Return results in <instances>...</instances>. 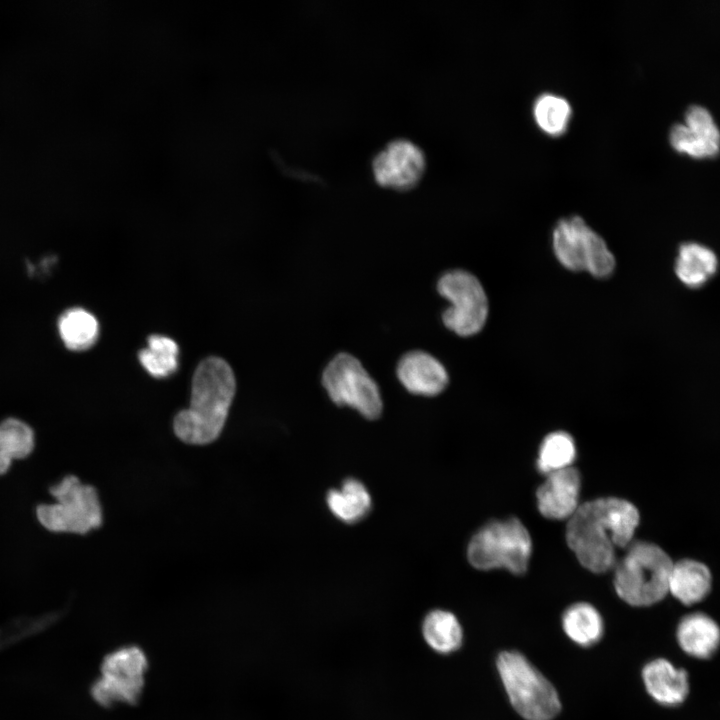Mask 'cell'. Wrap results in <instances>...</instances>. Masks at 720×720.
Here are the masks:
<instances>
[{"instance_id":"cell-5","label":"cell","mask_w":720,"mask_h":720,"mask_svg":"<svg viewBox=\"0 0 720 720\" xmlns=\"http://www.w3.org/2000/svg\"><path fill=\"white\" fill-rule=\"evenodd\" d=\"M497 670L511 705L526 720H552L561 703L553 685L517 651H503Z\"/></svg>"},{"instance_id":"cell-1","label":"cell","mask_w":720,"mask_h":720,"mask_svg":"<svg viewBox=\"0 0 720 720\" xmlns=\"http://www.w3.org/2000/svg\"><path fill=\"white\" fill-rule=\"evenodd\" d=\"M639 524L637 508L607 497L579 505L568 519L566 540L583 567L603 573L616 564V550L627 548Z\"/></svg>"},{"instance_id":"cell-27","label":"cell","mask_w":720,"mask_h":720,"mask_svg":"<svg viewBox=\"0 0 720 720\" xmlns=\"http://www.w3.org/2000/svg\"><path fill=\"white\" fill-rule=\"evenodd\" d=\"M13 460H11L8 457L0 455V477H3L8 474L10 469L12 468Z\"/></svg>"},{"instance_id":"cell-3","label":"cell","mask_w":720,"mask_h":720,"mask_svg":"<svg viewBox=\"0 0 720 720\" xmlns=\"http://www.w3.org/2000/svg\"><path fill=\"white\" fill-rule=\"evenodd\" d=\"M672 566V560L659 546L633 542L615 564V590L631 606L653 605L668 593Z\"/></svg>"},{"instance_id":"cell-9","label":"cell","mask_w":720,"mask_h":720,"mask_svg":"<svg viewBox=\"0 0 720 720\" xmlns=\"http://www.w3.org/2000/svg\"><path fill=\"white\" fill-rule=\"evenodd\" d=\"M147 666L146 655L137 646L113 650L103 659L100 677L91 689L93 698L105 707L136 703L144 689Z\"/></svg>"},{"instance_id":"cell-21","label":"cell","mask_w":720,"mask_h":720,"mask_svg":"<svg viewBox=\"0 0 720 720\" xmlns=\"http://www.w3.org/2000/svg\"><path fill=\"white\" fill-rule=\"evenodd\" d=\"M562 628L575 644L590 647L601 639L604 623L594 606L579 602L569 606L563 613Z\"/></svg>"},{"instance_id":"cell-25","label":"cell","mask_w":720,"mask_h":720,"mask_svg":"<svg viewBox=\"0 0 720 720\" xmlns=\"http://www.w3.org/2000/svg\"><path fill=\"white\" fill-rule=\"evenodd\" d=\"M36 446V435L31 425L16 417L0 421V455L13 461L25 460Z\"/></svg>"},{"instance_id":"cell-24","label":"cell","mask_w":720,"mask_h":720,"mask_svg":"<svg viewBox=\"0 0 720 720\" xmlns=\"http://www.w3.org/2000/svg\"><path fill=\"white\" fill-rule=\"evenodd\" d=\"M179 348L170 337L151 335L148 347L140 350L139 361L145 370L156 378L172 375L178 368Z\"/></svg>"},{"instance_id":"cell-20","label":"cell","mask_w":720,"mask_h":720,"mask_svg":"<svg viewBox=\"0 0 720 720\" xmlns=\"http://www.w3.org/2000/svg\"><path fill=\"white\" fill-rule=\"evenodd\" d=\"M426 644L438 654H450L458 650L463 642V629L457 617L442 609L426 614L421 625Z\"/></svg>"},{"instance_id":"cell-19","label":"cell","mask_w":720,"mask_h":720,"mask_svg":"<svg viewBox=\"0 0 720 720\" xmlns=\"http://www.w3.org/2000/svg\"><path fill=\"white\" fill-rule=\"evenodd\" d=\"M718 260L715 253L699 243L682 244L675 263V273L686 286L698 288L716 272Z\"/></svg>"},{"instance_id":"cell-17","label":"cell","mask_w":720,"mask_h":720,"mask_svg":"<svg viewBox=\"0 0 720 720\" xmlns=\"http://www.w3.org/2000/svg\"><path fill=\"white\" fill-rule=\"evenodd\" d=\"M711 573L701 562L684 559L673 563L668 583V593L685 605L704 599L711 589Z\"/></svg>"},{"instance_id":"cell-8","label":"cell","mask_w":720,"mask_h":720,"mask_svg":"<svg viewBox=\"0 0 720 720\" xmlns=\"http://www.w3.org/2000/svg\"><path fill=\"white\" fill-rule=\"evenodd\" d=\"M322 384L335 404L356 409L371 420L381 415L383 402L378 385L353 355L337 354L324 369Z\"/></svg>"},{"instance_id":"cell-22","label":"cell","mask_w":720,"mask_h":720,"mask_svg":"<svg viewBox=\"0 0 720 720\" xmlns=\"http://www.w3.org/2000/svg\"><path fill=\"white\" fill-rule=\"evenodd\" d=\"M573 114L569 100L554 92L538 94L532 103V117L536 126L546 135H563L569 127Z\"/></svg>"},{"instance_id":"cell-18","label":"cell","mask_w":720,"mask_h":720,"mask_svg":"<svg viewBox=\"0 0 720 720\" xmlns=\"http://www.w3.org/2000/svg\"><path fill=\"white\" fill-rule=\"evenodd\" d=\"M326 502L331 513L348 524L361 521L368 515L372 506L367 488L355 478H347L339 489L329 490Z\"/></svg>"},{"instance_id":"cell-14","label":"cell","mask_w":720,"mask_h":720,"mask_svg":"<svg viewBox=\"0 0 720 720\" xmlns=\"http://www.w3.org/2000/svg\"><path fill=\"white\" fill-rule=\"evenodd\" d=\"M401 384L411 393L435 396L448 384V373L442 363L424 351L406 353L397 366Z\"/></svg>"},{"instance_id":"cell-10","label":"cell","mask_w":720,"mask_h":720,"mask_svg":"<svg viewBox=\"0 0 720 720\" xmlns=\"http://www.w3.org/2000/svg\"><path fill=\"white\" fill-rule=\"evenodd\" d=\"M437 290L451 304L442 314L448 329L464 337L482 330L489 305L483 286L473 274L464 270L449 271L438 280Z\"/></svg>"},{"instance_id":"cell-16","label":"cell","mask_w":720,"mask_h":720,"mask_svg":"<svg viewBox=\"0 0 720 720\" xmlns=\"http://www.w3.org/2000/svg\"><path fill=\"white\" fill-rule=\"evenodd\" d=\"M677 640L687 654L697 658H708L720 644V628L703 613L685 616L677 628Z\"/></svg>"},{"instance_id":"cell-4","label":"cell","mask_w":720,"mask_h":720,"mask_svg":"<svg viewBox=\"0 0 720 720\" xmlns=\"http://www.w3.org/2000/svg\"><path fill=\"white\" fill-rule=\"evenodd\" d=\"M54 503H40L35 517L51 533L84 535L103 523V510L96 488L73 474L48 488Z\"/></svg>"},{"instance_id":"cell-2","label":"cell","mask_w":720,"mask_h":720,"mask_svg":"<svg viewBox=\"0 0 720 720\" xmlns=\"http://www.w3.org/2000/svg\"><path fill=\"white\" fill-rule=\"evenodd\" d=\"M235 391V377L225 360H203L192 379L190 405L174 418L175 435L189 445L214 442L223 430Z\"/></svg>"},{"instance_id":"cell-7","label":"cell","mask_w":720,"mask_h":720,"mask_svg":"<svg viewBox=\"0 0 720 720\" xmlns=\"http://www.w3.org/2000/svg\"><path fill=\"white\" fill-rule=\"evenodd\" d=\"M554 253L571 271H587L597 278L610 276L615 258L604 239L578 215L557 222L552 233Z\"/></svg>"},{"instance_id":"cell-15","label":"cell","mask_w":720,"mask_h":720,"mask_svg":"<svg viewBox=\"0 0 720 720\" xmlns=\"http://www.w3.org/2000/svg\"><path fill=\"white\" fill-rule=\"evenodd\" d=\"M642 679L649 695L662 705H678L688 695L686 671L676 668L666 659L659 658L647 663L642 670Z\"/></svg>"},{"instance_id":"cell-13","label":"cell","mask_w":720,"mask_h":720,"mask_svg":"<svg viewBox=\"0 0 720 720\" xmlns=\"http://www.w3.org/2000/svg\"><path fill=\"white\" fill-rule=\"evenodd\" d=\"M580 487V474L572 466L548 474L536 493L540 513L549 519H569L579 507Z\"/></svg>"},{"instance_id":"cell-26","label":"cell","mask_w":720,"mask_h":720,"mask_svg":"<svg viewBox=\"0 0 720 720\" xmlns=\"http://www.w3.org/2000/svg\"><path fill=\"white\" fill-rule=\"evenodd\" d=\"M576 458L573 438L564 431L547 435L538 453L537 467L545 475L571 467Z\"/></svg>"},{"instance_id":"cell-12","label":"cell","mask_w":720,"mask_h":720,"mask_svg":"<svg viewBox=\"0 0 720 720\" xmlns=\"http://www.w3.org/2000/svg\"><path fill=\"white\" fill-rule=\"evenodd\" d=\"M674 150L693 158H711L720 151V130L711 113L701 105H690L684 123H675L669 131Z\"/></svg>"},{"instance_id":"cell-6","label":"cell","mask_w":720,"mask_h":720,"mask_svg":"<svg viewBox=\"0 0 720 720\" xmlns=\"http://www.w3.org/2000/svg\"><path fill=\"white\" fill-rule=\"evenodd\" d=\"M532 542L526 527L516 518L487 523L471 538L467 548L470 564L479 570L503 568L523 574L528 567Z\"/></svg>"},{"instance_id":"cell-11","label":"cell","mask_w":720,"mask_h":720,"mask_svg":"<svg viewBox=\"0 0 720 720\" xmlns=\"http://www.w3.org/2000/svg\"><path fill=\"white\" fill-rule=\"evenodd\" d=\"M425 165L422 149L404 138L387 143L372 161L376 181L384 187L396 190L414 187L423 176Z\"/></svg>"},{"instance_id":"cell-23","label":"cell","mask_w":720,"mask_h":720,"mask_svg":"<svg viewBox=\"0 0 720 720\" xmlns=\"http://www.w3.org/2000/svg\"><path fill=\"white\" fill-rule=\"evenodd\" d=\"M58 331L64 345L72 351L90 348L97 340L98 321L93 314L82 308H71L58 319Z\"/></svg>"}]
</instances>
